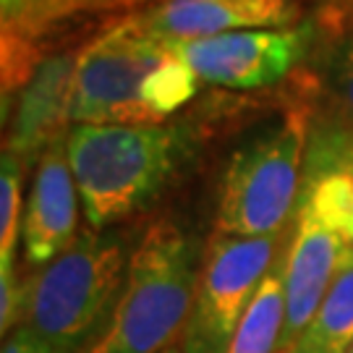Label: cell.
<instances>
[{"mask_svg": "<svg viewBox=\"0 0 353 353\" xmlns=\"http://www.w3.org/2000/svg\"><path fill=\"white\" fill-rule=\"evenodd\" d=\"M202 256L196 241L173 220L152 223L128 256L113 312L84 353H160L170 348L189 322Z\"/></svg>", "mask_w": 353, "mask_h": 353, "instance_id": "obj_2", "label": "cell"}, {"mask_svg": "<svg viewBox=\"0 0 353 353\" xmlns=\"http://www.w3.org/2000/svg\"><path fill=\"white\" fill-rule=\"evenodd\" d=\"M74 74L76 52L50 55L39 61L37 71L13 102L11 137L6 139V150L24 165H37L52 141L68 137Z\"/></svg>", "mask_w": 353, "mask_h": 353, "instance_id": "obj_10", "label": "cell"}, {"mask_svg": "<svg viewBox=\"0 0 353 353\" xmlns=\"http://www.w3.org/2000/svg\"><path fill=\"white\" fill-rule=\"evenodd\" d=\"M314 42V26L285 29H243L217 37L189 39L170 45L212 87L262 89L283 81L301 63Z\"/></svg>", "mask_w": 353, "mask_h": 353, "instance_id": "obj_7", "label": "cell"}, {"mask_svg": "<svg viewBox=\"0 0 353 353\" xmlns=\"http://www.w3.org/2000/svg\"><path fill=\"white\" fill-rule=\"evenodd\" d=\"M353 345V256L288 353H348Z\"/></svg>", "mask_w": 353, "mask_h": 353, "instance_id": "obj_12", "label": "cell"}, {"mask_svg": "<svg viewBox=\"0 0 353 353\" xmlns=\"http://www.w3.org/2000/svg\"><path fill=\"white\" fill-rule=\"evenodd\" d=\"M330 6V11H348L353 8V0H325Z\"/></svg>", "mask_w": 353, "mask_h": 353, "instance_id": "obj_18", "label": "cell"}, {"mask_svg": "<svg viewBox=\"0 0 353 353\" xmlns=\"http://www.w3.org/2000/svg\"><path fill=\"white\" fill-rule=\"evenodd\" d=\"M79 189L68 160L65 137L52 141L34 168V181L24 207L21 241L29 265L45 267L76 241Z\"/></svg>", "mask_w": 353, "mask_h": 353, "instance_id": "obj_9", "label": "cell"}, {"mask_svg": "<svg viewBox=\"0 0 353 353\" xmlns=\"http://www.w3.org/2000/svg\"><path fill=\"white\" fill-rule=\"evenodd\" d=\"M87 0H0L3 11V37L32 39L52 21L63 19Z\"/></svg>", "mask_w": 353, "mask_h": 353, "instance_id": "obj_15", "label": "cell"}, {"mask_svg": "<svg viewBox=\"0 0 353 353\" xmlns=\"http://www.w3.org/2000/svg\"><path fill=\"white\" fill-rule=\"evenodd\" d=\"M283 233L241 239L214 233L202 256L183 353H225L256 290L280 254Z\"/></svg>", "mask_w": 353, "mask_h": 353, "instance_id": "obj_6", "label": "cell"}, {"mask_svg": "<svg viewBox=\"0 0 353 353\" xmlns=\"http://www.w3.org/2000/svg\"><path fill=\"white\" fill-rule=\"evenodd\" d=\"M285 316H288L285 278H283V256H278L256 290L249 312L241 319L225 353H283Z\"/></svg>", "mask_w": 353, "mask_h": 353, "instance_id": "obj_11", "label": "cell"}, {"mask_svg": "<svg viewBox=\"0 0 353 353\" xmlns=\"http://www.w3.org/2000/svg\"><path fill=\"white\" fill-rule=\"evenodd\" d=\"M160 353H183V345H181V343H173L170 348H165V351H160Z\"/></svg>", "mask_w": 353, "mask_h": 353, "instance_id": "obj_19", "label": "cell"}, {"mask_svg": "<svg viewBox=\"0 0 353 353\" xmlns=\"http://www.w3.org/2000/svg\"><path fill=\"white\" fill-rule=\"evenodd\" d=\"M348 353H353V345H351V348H348Z\"/></svg>", "mask_w": 353, "mask_h": 353, "instance_id": "obj_20", "label": "cell"}, {"mask_svg": "<svg viewBox=\"0 0 353 353\" xmlns=\"http://www.w3.org/2000/svg\"><path fill=\"white\" fill-rule=\"evenodd\" d=\"M170 58V45L147 34L131 16L76 52L71 123L154 126L147 105L150 76Z\"/></svg>", "mask_w": 353, "mask_h": 353, "instance_id": "obj_5", "label": "cell"}, {"mask_svg": "<svg viewBox=\"0 0 353 353\" xmlns=\"http://www.w3.org/2000/svg\"><path fill=\"white\" fill-rule=\"evenodd\" d=\"M26 165L3 150L0 160V270H11L16 243L21 236V176Z\"/></svg>", "mask_w": 353, "mask_h": 353, "instance_id": "obj_14", "label": "cell"}, {"mask_svg": "<svg viewBox=\"0 0 353 353\" xmlns=\"http://www.w3.org/2000/svg\"><path fill=\"white\" fill-rule=\"evenodd\" d=\"M0 353H58V351L52 345H48L39 335H34L29 327L19 325L11 335H6V343H3V351Z\"/></svg>", "mask_w": 353, "mask_h": 353, "instance_id": "obj_17", "label": "cell"}, {"mask_svg": "<svg viewBox=\"0 0 353 353\" xmlns=\"http://www.w3.org/2000/svg\"><path fill=\"white\" fill-rule=\"evenodd\" d=\"M26 309V283H19L16 267L0 270V332L11 335L21 325Z\"/></svg>", "mask_w": 353, "mask_h": 353, "instance_id": "obj_16", "label": "cell"}, {"mask_svg": "<svg viewBox=\"0 0 353 353\" xmlns=\"http://www.w3.org/2000/svg\"><path fill=\"white\" fill-rule=\"evenodd\" d=\"M65 144L87 225L105 230L141 212L163 194L191 139L186 128L168 123H74Z\"/></svg>", "mask_w": 353, "mask_h": 353, "instance_id": "obj_1", "label": "cell"}, {"mask_svg": "<svg viewBox=\"0 0 353 353\" xmlns=\"http://www.w3.org/2000/svg\"><path fill=\"white\" fill-rule=\"evenodd\" d=\"M312 118L296 108L230 154L220 183L214 233L259 239L283 233L296 212Z\"/></svg>", "mask_w": 353, "mask_h": 353, "instance_id": "obj_4", "label": "cell"}, {"mask_svg": "<svg viewBox=\"0 0 353 353\" xmlns=\"http://www.w3.org/2000/svg\"><path fill=\"white\" fill-rule=\"evenodd\" d=\"M128 256L118 233L87 228L26 283L21 325L58 353H84L118 301Z\"/></svg>", "mask_w": 353, "mask_h": 353, "instance_id": "obj_3", "label": "cell"}, {"mask_svg": "<svg viewBox=\"0 0 353 353\" xmlns=\"http://www.w3.org/2000/svg\"><path fill=\"white\" fill-rule=\"evenodd\" d=\"M343 13L322 52V81L341 110V118L353 126V8Z\"/></svg>", "mask_w": 353, "mask_h": 353, "instance_id": "obj_13", "label": "cell"}, {"mask_svg": "<svg viewBox=\"0 0 353 353\" xmlns=\"http://www.w3.org/2000/svg\"><path fill=\"white\" fill-rule=\"evenodd\" d=\"M165 45L243 29H285L299 21L293 0H163L131 16Z\"/></svg>", "mask_w": 353, "mask_h": 353, "instance_id": "obj_8", "label": "cell"}]
</instances>
